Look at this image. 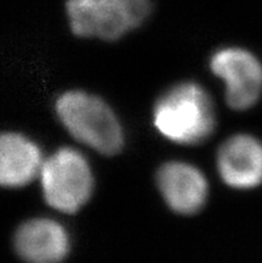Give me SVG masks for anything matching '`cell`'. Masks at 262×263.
I'll list each match as a JSON object with an SVG mask.
<instances>
[{
  "label": "cell",
  "mask_w": 262,
  "mask_h": 263,
  "mask_svg": "<svg viewBox=\"0 0 262 263\" xmlns=\"http://www.w3.org/2000/svg\"><path fill=\"white\" fill-rule=\"evenodd\" d=\"M153 122L166 139L194 146L207 140L214 133L216 110L202 86L196 82H181L158 98Z\"/></svg>",
  "instance_id": "6da1fadb"
},
{
  "label": "cell",
  "mask_w": 262,
  "mask_h": 263,
  "mask_svg": "<svg viewBox=\"0 0 262 263\" xmlns=\"http://www.w3.org/2000/svg\"><path fill=\"white\" fill-rule=\"evenodd\" d=\"M13 245L18 255L27 263H59L68 254L70 238L57 220L33 218L20 224Z\"/></svg>",
  "instance_id": "ba28073f"
},
{
  "label": "cell",
  "mask_w": 262,
  "mask_h": 263,
  "mask_svg": "<svg viewBox=\"0 0 262 263\" xmlns=\"http://www.w3.org/2000/svg\"><path fill=\"white\" fill-rule=\"evenodd\" d=\"M74 35L107 42L120 39L147 19L150 0H67Z\"/></svg>",
  "instance_id": "3957f363"
},
{
  "label": "cell",
  "mask_w": 262,
  "mask_h": 263,
  "mask_svg": "<svg viewBox=\"0 0 262 263\" xmlns=\"http://www.w3.org/2000/svg\"><path fill=\"white\" fill-rule=\"evenodd\" d=\"M58 119L71 137L102 155H115L125 144V134L113 108L102 98L71 90L55 102Z\"/></svg>",
  "instance_id": "7a4b0ae2"
},
{
  "label": "cell",
  "mask_w": 262,
  "mask_h": 263,
  "mask_svg": "<svg viewBox=\"0 0 262 263\" xmlns=\"http://www.w3.org/2000/svg\"><path fill=\"white\" fill-rule=\"evenodd\" d=\"M156 186L167 206L179 215H194L202 210L209 195L202 171L181 160H170L160 167Z\"/></svg>",
  "instance_id": "8992f818"
},
{
  "label": "cell",
  "mask_w": 262,
  "mask_h": 263,
  "mask_svg": "<svg viewBox=\"0 0 262 263\" xmlns=\"http://www.w3.org/2000/svg\"><path fill=\"white\" fill-rule=\"evenodd\" d=\"M217 170L225 184L252 190L262 184V142L249 134L228 138L217 153Z\"/></svg>",
  "instance_id": "52a82bcc"
},
{
  "label": "cell",
  "mask_w": 262,
  "mask_h": 263,
  "mask_svg": "<svg viewBox=\"0 0 262 263\" xmlns=\"http://www.w3.org/2000/svg\"><path fill=\"white\" fill-rule=\"evenodd\" d=\"M209 66L225 83L230 108L246 111L258 102L262 95V63L254 53L241 47H225L213 53Z\"/></svg>",
  "instance_id": "5b68a950"
},
{
  "label": "cell",
  "mask_w": 262,
  "mask_h": 263,
  "mask_svg": "<svg viewBox=\"0 0 262 263\" xmlns=\"http://www.w3.org/2000/svg\"><path fill=\"white\" fill-rule=\"evenodd\" d=\"M39 178L44 200L59 213H78L94 193L89 160L71 147H62L46 158Z\"/></svg>",
  "instance_id": "277c9868"
},
{
  "label": "cell",
  "mask_w": 262,
  "mask_h": 263,
  "mask_svg": "<svg viewBox=\"0 0 262 263\" xmlns=\"http://www.w3.org/2000/svg\"><path fill=\"white\" fill-rule=\"evenodd\" d=\"M44 158L33 140L19 133H4L0 139V183L22 189L40 175Z\"/></svg>",
  "instance_id": "9c48e42d"
}]
</instances>
